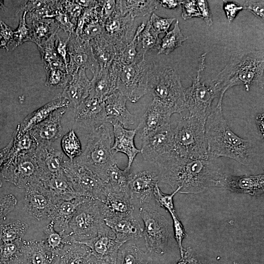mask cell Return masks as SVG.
<instances>
[{"instance_id":"1","label":"cell","mask_w":264,"mask_h":264,"mask_svg":"<svg viewBox=\"0 0 264 264\" xmlns=\"http://www.w3.org/2000/svg\"><path fill=\"white\" fill-rule=\"evenodd\" d=\"M159 175V181L169 185L178 193L198 194L211 186L218 187L221 174L210 159L180 157L175 154L167 155L154 164Z\"/></svg>"},{"instance_id":"2","label":"cell","mask_w":264,"mask_h":264,"mask_svg":"<svg viewBox=\"0 0 264 264\" xmlns=\"http://www.w3.org/2000/svg\"><path fill=\"white\" fill-rule=\"evenodd\" d=\"M205 137L209 159L223 156L247 166L253 155L251 141L236 134L225 119L222 105L217 103L205 122Z\"/></svg>"},{"instance_id":"3","label":"cell","mask_w":264,"mask_h":264,"mask_svg":"<svg viewBox=\"0 0 264 264\" xmlns=\"http://www.w3.org/2000/svg\"><path fill=\"white\" fill-rule=\"evenodd\" d=\"M263 51L241 50L231 55L229 61L211 84L219 95L217 103L222 104L223 96L230 88L243 85L249 91L251 86L263 85Z\"/></svg>"},{"instance_id":"4","label":"cell","mask_w":264,"mask_h":264,"mask_svg":"<svg viewBox=\"0 0 264 264\" xmlns=\"http://www.w3.org/2000/svg\"><path fill=\"white\" fill-rule=\"evenodd\" d=\"M184 90L180 77L174 68L152 64L148 90L153 100L168 108L173 114H181L186 108Z\"/></svg>"},{"instance_id":"5","label":"cell","mask_w":264,"mask_h":264,"mask_svg":"<svg viewBox=\"0 0 264 264\" xmlns=\"http://www.w3.org/2000/svg\"><path fill=\"white\" fill-rule=\"evenodd\" d=\"M111 147L110 129L103 124L92 129L84 151L72 161L87 168L104 182L108 170L116 163Z\"/></svg>"},{"instance_id":"6","label":"cell","mask_w":264,"mask_h":264,"mask_svg":"<svg viewBox=\"0 0 264 264\" xmlns=\"http://www.w3.org/2000/svg\"><path fill=\"white\" fill-rule=\"evenodd\" d=\"M206 121L191 116H183L173 129L174 149L180 157L209 159L205 137Z\"/></svg>"},{"instance_id":"7","label":"cell","mask_w":264,"mask_h":264,"mask_svg":"<svg viewBox=\"0 0 264 264\" xmlns=\"http://www.w3.org/2000/svg\"><path fill=\"white\" fill-rule=\"evenodd\" d=\"M206 53L199 58L197 74L191 87L184 90L185 107L189 115L206 121L210 114L212 105L219 95L212 86H206L200 82V73L205 67Z\"/></svg>"},{"instance_id":"8","label":"cell","mask_w":264,"mask_h":264,"mask_svg":"<svg viewBox=\"0 0 264 264\" xmlns=\"http://www.w3.org/2000/svg\"><path fill=\"white\" fill-rule=\"evenodd\" d=\"M152 65L144 58L137 62L121 66L117 80V90L131 102L136 103L148 93Z\"/></svg>"},{"instance_id":"9","label":"cell","mask_w":264,"mask_h":264,"mask_svg":"<svg viewBox=\"0 0 264 264\" xmlns=\"http://www.w3.org/2000/svg\"><path fill=\"white\" fill-rule=\"evenodd\" d=\"M63 171L72 188L80 195L100 201L104 200L105 183L91 171L70 161L64 162Z\"/></svg>"},{"instance_id":"10","label":"cell","mask_w":264,"mask_h":264,"mask_svg":"<svg viewBox=\"0 0 264 264\" xmlns=\"http://www.w3.org/2000/svg\"><path fill=\"white\" fill-rule=\"evenodd\" d=\"M105 224L98 200L88 198L78 206L68 222L73 235L77 238L72 242L95 237Z\"/></svg>"},{"instance_id":"11","label":"cell","mask_w":264,"mask_h":264,"mask_svg":"<svg viewBox=\"0 0 264 264\" xmlns=\"http://www.w3.org/2000/svg\"><path fill=\"white\" fill-rule=\"evenodd\" d=\"M139 215L144 224L143 235L147 249L159 255L164 254L169 235L167 220L156 211L147 207L140 208Z\"/></svg>"},{"instance_id":"12","label":"cell","mask_w":264,"mask_h":264,"mask_svg":"<svg viewBox=\"0 0 264 264\" xmlns=\"http://www.w3.org/2000/svg\"><path fill=\"white\" fill-rule=\"evenodd\" d=\"M68 38V74L71 76L80 68L88 69L93 75L97 73L100 66L93 54L90 42L81 39L75 32L69 35Z\"/></svg>"},{"instance_id":"13","label":"cell","mask_w":264,"mask_h":264,"mask_svg":"<svg viewBox=\"0 0 264 264\" xmlns=\"http://www.w3.org/2000/svg\"><path fill=\"white\" fill-rule=\"evenodd\" d=\"M141 139L142 148L140 153L145 160L153 164L167 155L175 154L173 129L170 125L153 132Z\"/></svg>"},{"instance_id":"14","label":"cell","mask_w":264,"mask_h":264,"mask_svg":"<svg viewBox=\"0 0 264 264\" xmlns=\"http://www.w3.org/2000/svg\"><path fill=\"white\" fill-rule=\"evenodd\" d=\"M73 242L87 246L96 259L109 264H116L118 251L123 245L117 241L113 232L106 224L100 228L95 237Z\"/></svg>"},{"instance_id":"15","label":"cell","mask_w":264,"mask_h":264,"mask_svg":"<svg viewBox=\"0 0 264 264\" xmlns=\"http://www.w3.org/2000/svg\"><path fill=\"white\" fill-rule=\"evenodd\" d=\"M159 181V175L155 170H146L131 172L129 182V194L133 206L143 207L154 198L155 186Z\"/></svg>"},{"instance_id":"16","label":"cell","mask_w":264,"mask_h":264,"mask_svg":"<svg viewBox=\"0 0 264 264\" xmlns=\"http://www.w3.org/2000/svg\"><path fill=\"white\" fill-rule=\"evenodd\" d=\"M104 29V34L112 42L115 50L132 41L136 28L133 18L129 15L121 16L115 10L105 21Z\"/></svg>"},{"instance_id":"17","label":"cell","mask_w":264,"mask_h":264,"mask_svg":"<svg viewBox=\"0 0 264 264\" xmlns=\"http://www.w3.org/2000/svg\"><path fill=\"white\" fill-rule=\"evenodd\" d=\"M9 163L10 178L19 186L28 187L43 177L34 153L21 155Z\"/></svg>"},{"instance_id":"18","label":"cell","mask_w":264,"mask_h":264,"mask_svg":"<svg viewBox=\"0 0 264 264\" xmlns=\"http://www.w3.org/2000/svg\"><path fill=\"white\" fill-rule=\"evenodd\" d=\"M218 187H222L234 193L259 196L264 192V175L237 176L222 174Z\"/></svg>"},{"instance_id":"19","label":"cell","mask_w":264,"mask_h":264,"mask_svg":"<svg viewBox=\"0 0 264 264\" xmlns=\"http://www.w3.org/2000/svg\"><path fill=\"white\" fill-rule=\"evenodd\" d=\"M74 119L80 125L92 129L104 124L106 117L104 102L89 95L74 108Z\"/></svg>"},{"instance_id":"20","label":"cell","mask_w":264,"mask_h":264,"mask_svg":"<svg viewBox=\"0 0 264 264\" xmlns=\"http://www.w3.org/2000/svg\"><path fill=\"white\" fill-rule=\"evenodd\" d=\"M121 66L113 60L108 67L100 68L97 73L93 75L89 95L103 101L117 90V80Z\"/></svg>"},{"instance_id":"21","label":"cell","mask_w":264,"mask_h":264,"mask_svg":"<svg viewBox=\"0 0 264 264\" xmlns=\"http://www.w3.org/2000/svg\"><path fill=\"white\" fill-rule=\"evenodd\" d=\"M172 114L170 110L153 100L136 128L140 138L170 125V119Z\"/></svg>"},{"instance_id":"22","label":"cell","mask_w":264,"mask_h":264,"mask_svg":"<svg viewBox=\"0 0 264 264\" xmlns=\"http://www.w3.org/2000/svg\"><path fill=\"white\" fill-rule=\"evenodd\" d=\"M65 112L66 110L63 108L54 111L47 118L29 131L38 145H51L62 136L61 121Z\"/></svg>"},{"instance_id":"23","label":"cell","mask_w":264,"mask_h":264,"mask_svg":"<svg viewBox=\"0 0 264 264\" xmlns=\"http://www.w3.org/2000/svg\"><path fill=\"white\" fill-rule=\"evenodd\" d=\"M127 101V98L118 90L103 101L106 123H118L127 129L134 124L135 116L128 110Z\"/></svg>"},{"instance_id":"24","label":"cell","mask_w":264,"mask_h":264,"mask_svg":"<svg viewBox=\"0 0 264 264\" xmlns=\"http://www.w3.org/2000/svg\"><path fill=\"white\" fill-rule=\"evenodd\" d=\"M101 214L104 219L122 217L132 215L134 206L128 194L115 193L106 190L105 199L98 201Z\"/></svg>"},{"instance_id":"25","label":"cell","mask_w":264,"mask_h":264,"mask_svg":"<svg viewBox=\"0 0 264 264\" xmlns=\"http://www.w3.org/2000/svg\"><path fill=\"white\" fill-rule=\"evenodd\" d=\"M111 125L113 126L114 136L111 150L114 154L120 152L127 155L128 161L126 168L130 170L136 156L141 151L134 144V140L137 132V128L133 130L128 129L118 123H114Z\"/></svg>"},{"instance_id":"26","label":"cell","mask_w":264,"mask_h":264,"mask_svg":"<svg viewBox=\"0 0 264 264\" xmlns=\"http://www.w3.org/2000/svg\"><path fill=\"white\" fill-rule=\"evenodd\" d=\"M105 224L112 230L117 241L122 244L142 237L143 229L132 215L104 219Z\"/></svg>"},{"instance_id":"27","label":"cell","mask_w":264,"mask_h":264,"mask_svg":"<svg viewBox=\"0 0 264 264\" xmlns=\"http://www.w3.org/2000/svg\"><path fill=\"white\" fill-rule=\"evenodd\" d=\"M34 154L43 173V178L63 173L64 161L62 152L53 148L51 145H39Z\"/></svg>"},{"instance_id":"28","label":"cell","mask_w":264,"mask_h":264,"mask_svg":"<svg viewBox=\"0 0 264 264\" xmlns=\"http://www.w3.org/2000/svg\"><path fill=\"white\" fill-rule=\"evenodd\" d=\"M71 77L60 96L67 99L75 108L89 95L90 80L85 68H80Z\"/></svg>"},{"instance_id":"29","label":"cell","mask_w":264,"mask_h":264,"mask_svg":"<svg viewBox=\"0 0 264 264\" xmlns=\"http://www.w3.org/2000/svg\"><path fill=\"white\" fill-rule=\"evenodd\" d=\"M70 104L66 98L58 96L56 98L28 115L18 126L15 134L19 136L29 132L35 126L47 118L54 111L66 108Z\"/></svg>"},{"instance_id":"30","label":"cell","mask_w":264,"mask_h":264,"mask_svg":"<svg viewBox=\"0 0 264 264\" xmlns=\"http://www.w3.org/2000/svg\"><path fill=\"white\" fill-rule=\"evenodd\" d=\"M159 6L158 0H116L115 10L121 16L129 15L134 19L152 14Z\"/></svg>"},{"instance_id":"31","label":"cell","mask_w":264,"mask_h":264,"mask_svg":"<svg viewBox=\"0 0 264 264\" xmlns=\"http://www.w3.org/2000/svg\"><path fill=\"white\" fill-rule=\"evenodd\" d=\"M58 35L57 33L53 35L47 40L38 46L45 71L48 69H60L67 71L63 59L57 52Z\"/></svg>"},{"instance_id":"32","label":"cell","mask_w":264,"mask_h":264,"mask_svg":"<svg viewBox=\"0 0 264 264\" xmlns=\"http://www.w3.org/2000/svg\"><path fill=\"white\" fill-rule=\"evenodd\" d=\"M135 35L137 51L141 56H145L147 52L158 49L160 40L152 28L149 20L137 26Z\"/></svg>"},{"instance_id":"33","label":"cell","mask_w":264,"mask_h":264,"mask_svg":"<svg viewBox=\"0 0 264 264\" xmlns=\"http://www.w3.org/2000/svg\"><path fill=\"white\" fill-rule=\"evenodd\" d=\"M31 41L38 46L57 33L59 27L53 19L41 18L27 20Z\"/></svg>"},{"instance_id":"34","label":"cell","mask_w":264,"mask_h":264,"mask_svg":"<svg viewBox=\"0 0 264 264\" xmlns=\"http://www.w3.org/2000/svg\"><path fill=\"white\" fill-rule=\"evenodd\" d=\"M130 170H121L117 163L113 164L108 170L104 181L106 190L115 193L129 194V182Z\"/></svg>"},{"instance_id":"35","label":"cell","mask_w":264,"mask_h":264,"mask_svg":"<svg viewBox=\"0 0 264 264\" xmlns=\"http://www.w3.org/2000/svg\"><path fill=\"white\" fill-rule=\"evenodd\" d=\"M89 42L100 69L108 67L113 61L115 56L112 42L104 33Z\"/></svg>"},{"instance_id":"36","label":"cell","mask_w":264,"mask_h":264,"mask_svg":"<svg viewBox=\"0 0 264 264\" xmlns=\"http://www.w3.org/2000/svg\"><path fill=\"white\" fill-rule=\"evenodd\" d=\"M188 38L183 35L179 26V22L176 20L173 28L167 32L160 40L157 49V54L168 55L176 48L181 46L182 43Z\"/></svg>"},{"instance_id":"37","label":"cell","mask_w":264,"mask_h":264,"mask_svg":"<svg viewBox=\"0 0 264 264\" xmlns=\"http://www.w3.org/2000/svg\"><path fill=\"white\" fill-rule=\"evenodd\" d=\"M38 146V143L29 132L19 136L15 134L9 161L21 155L34 153Z\"/></svg>"},{"instance_id":"38","label":"cell","mask_w":264,"mask_h":264,"mask_svg":"<svg viewBox=\"0 0 264 264\" xmlns=\"http://www.w3.org/2000/svg\"><path fill=\"white\" fill-rule=\"evenodd\" d=\"M120 264H153L151 257L135 244H127L121 250Z\"/></svg>"},{"instance_id":"39","label":"cell","mask_w":264,"mask_h":264,"mask_svg":"<svg viewBox=\"0 0 264 264\" xmlns=\"http://www.w3.org/2000/svg\"><path fill=\"white\" fill-rule=\"evenodd\" d=\"M61 146L65 154L70 161L82 153L80 141L73 130H70L62 138Z\"/></svg>"},{"instance_id":"40","label":"cell","mask_w":264,"mask_h":264,"mask_svg":"<svg viewBox=\"0 0 264 264\" xmlns=\"http://www.w3.org/2000/svg\"><path fill=\"white\" fill-rule=\"evenodd\" d=\"M46 80L45 85L48 87L64 88L69 81L70 76L67 72L60 69L45 70Z\"/></svg>"},{"instance_id":"41","label":"cell","mask_w":264,"mask_h":264,"mask_svg":"<svg viewBox=\"0 0 264 264\" xmlns=\"http://www.w3.org/2000/svg\"><path fill=\"white\" fill-rule=\"evenodd\" d=\"M26 12L21 13L19 27L17 30L14 32L11 41L13 48L25 42L31 41L30 29L26 22Z\"/></svg>"},{"instance_id":"42","label":"cell","mask_w":264,"mask_h":264,"mask_svg":"<svg viewBox=\"0 0 264 264\" xmlns=\"http://www.w3.org/2000/svg\"><path fill=\"white\" fill-rule=\"evenodd\" d=\"M180 187H178L171 194L163 193L159 189L158 184H156L154 190V198L157 204L168 211L170 214L176 212L174 209L173 198L180 191Z\"/></svg>"},{"instance_id":"43","label":"cell","mask_w":264,"mask_h":264,"mask_svg":"<svg viewBox=\"0 0 264 264\" xmlns=\"http://www.w3.org/2000/svg\"><path fill=\"white\" fill-rule=\"evenodd\" d=\"M176 18H162L153 13L149 20L154 31L158 35L167 33Z\"/></svg>"},{"instance_id":"44","label":"cell","mask_w":264,"mask_h":264,"mask_svg":"<svg viewBox=\"0 0 264 264\" xmlns=\"http://www.w3.org/2000/svg\"><path fill=\"white\" fill-rule=\"evenodd\" d=\"M62 10L70 18L72 22L76 26L78 20L82 14L83 8L74 0H61Z\"/></svg>"},{"instance_id":"45","label":"cell","mask_w":264,"mask_h":264,"mask_svg":"<svg viewBox=\"0 0 264 264\" xmlns=\"http://www.w3.org/2000/svg\"><path fill=\"white\" fill-rule=\"evenodd\" d=\"M53 19L55 21L59 28H61L69 35L75 32L76 26L71 22L68 15L64 11H59Z\"/></svg>"},{"instance_id":"46","label":"cell","mask_w":264,"mask_h":264,"mask_svg":"<svg viewBox=\"0 0 264 264\" xmlns=\"http://www.w3.org/2000/svg\"><path fill=\"white\" fill-rule=\"evenodd\" d=\"M173 221L175 237L180 249L181 257L183 256L185 249L182 246L183 239L186 236L184 227L179 220L176 212L170 213Z\"/></svg>"},{"instance_id":"47","label":"cell","mask_w":264,"mask_h":264,"mask_svg":"<svg viewBox=\"0 0 264 264\" xmlns=\"http://www.w3.org/2000/svg\"><path fill=\"white\" fill-rule=\"evenodd\" d=\"M17 223L4 225L0 228V240L3 242H12L20 235L21 229Z\"/></svg>"},{"instance_id":"48","label":"cell","mask_w":264,"mask_h":264,"mask_svg":"<svg viewBox=\"0 0 264 264\" xmlns=\"http://www.w3.org/2000/svg\"><path fill=\"white\" fill-rule=\"evenodd\" d=\"M181 17L185 20H188L194 17L201 18L196 0H181Z\"/></svg>"},{"instance_id":"49","label":"cell","mask_w":264,"mask_h":264,"mask_svg":"<svg viewBox=\"0 0 264 264\" xmlns=\"http://www.w3.org/2000/svg\"><path fill=\"white\" fill-rule=\"evenodd\" d=\"M223 8L230 23L233 21L240 11L244 9L242 5L232 1H223Z\"/></svg>"},{"instance_id":"50","label":"cell","mask_w":264,"mask_h":264,"mask_svg":"<svg viewBox=\"0 0 264 264\" xmlns=\"http://www.w3.org/2000/svg\"><path fill=\"white\" fill-rule=\"evenodd\" d=\"M16 202V198L11 195L0 196V220L13 209Z\"/></svg>"},{"instance_id":"51","label":"cell","mask_w":264,"mask_h":264,"mask_svg":"<svg viewBox=\"0 0 264 264\" xmlns=\"http://www.w3.org/2000/svg\"><path fill=\"white\" fill-rule=\"evenodd\" d=\"M243 7L257 17L264 18V0H246Z\"/></svg>"},{"instance_id":"52","label":"cell","mask_w":264,"mask_h":264,"mask_svg":"<svg viewBox=\"0 0 264 264\" xmlns=\"http://www.w3.org/2000/svg\"><path fill=\"white\" fill-rule=\"evenodd\" d=\"M196 3L200 13L206 23L209 26L213 24L212 14L207 1L205 0H196Z\"/></svg>"},{"instance_id":"53","label":"cell","mask_w":264,"mask_h":264,"mask_svg":"<svg viewBox=\"0 0 264 264\" xmlns=\"http://www.w3.org/2000/svg\"><path fill=\"white\" fill-rule=\"evenodd\" d=\"M68 39V37L66 40L62 39L59 35H58L56 42L57 52L63 59L66 67V69L68 61L67 50Z\"/></svg>"},{"instance_id":"54","label":"cell","mask_w":264,"mask_h":264,"mask_svg":"<svg viewBox=\"0 0 264 264\" xmlns=\"http://www.w3.org/2000/svg\"><path fill=\"white\" fill-rule=\"evenodd\" d=\"M51 0H29L25 3L20 10L21 13H27L43 8L48 5Z\"/></svg>"},{"instance_id":"55","label":"cell","mask_w":264,"mask_h":264,"mask_svg":"<svg viewBox=\"0 0 264 264\" xmlns=\"http://www.w3.org/2000/svg\"><path fill=\"white\" fill-rule=\"evenodd\" d=\"M1 250L0 255L4 258L7 259L14 255L17 251V246L14 242H7L0 245Z\"/></svg>"},{"instance_id":"56","label":"cell","mask_w":264,"mask_h":264,"mask_svg":"<svg viewBox=\"0 0 264 264\" xmlns=\"http://www.w3.org/2000/svg\"><path fill=\"white\" fill-rule=\"evenodd\" d=\"M102 12L105 21L114 12L116 7V0H102Z\"/></svg>"},{"instance_id":"57","label":"cell","mask_w":264,"mask_h":264,"mask_svg":"<svg viewBox=\"0 0 264 264\" xmlns=\"http://www.w3.org/2000/svg\"><path fill=\"white\" fill-rule=\"evenodd\" d=\"M62 240V238L59 234L51 230L47 237V242L50 247L54 248L59 246Z\"/></svg>"},{"instance_id":"58","label":"cell","mask_w":264,"mask_h":264,"mask_svg":"<svg viewBox=\"0 0 264 264\" xmlns=\"http://www.w3.org/2000/svg\"><path fill=\"white\" fill-rule=\"evenodd\" d=\"M158 2L159 5H161L164 8L170 9H175L180 6L181 0H158Z\"/></svg>"},{"instance_id":"59","label":"cell","mask_w":264,"mask_h":264,"mask_svg":"<svg viewBox=\"0 0 264 264\" xmlns=\"http://www.w3.org/2000/svg\"><path fill=\"white\" fill-rule=\"evenodd\" d=\"M32 262L33 264H44V257L41 252H36L32 255Z\"/></svg>"},{"instance_id":"60","label":"cell","mask_w":264,"mask_h":264,"mask_svg":"<svg viewBox=\"0 0 264 264\" xmlns=\"http://www.w3.org/2000/svg\"><path fill=\"white\" fill-rule=\"evenodd\" d=\"M12 146L13 144L11 142L6 148L0 151V166L8 155L9 151L12 149Z\"/></svg>"},{"instance_id":"61","label":"cell","mask_w":264,"mask_h":264,"mask_svg":"<svg viewBox=\"0 0 264 264\" xmlns=\"http://www.w3.org/2000/svg\"><path fill=\"white\" fill-rule=\"evenodd\" d=\"M76 3L83 8H89L95 5L96 0H74Z\"/></svg>"},{"instance_id":"62","label":"cell","mask_w":264,"mask_h":264,"mask_svg":"<svg viewBox=\"0 0 264 264\" xmlns=\"http://www.w3.org/2000/svg\"><path fill=\"white\" fill-rule=\"evenodd\" d=\"M256 122L259 130L262 135H264V114H258L256 117Z\"/></svg>"},{"instance_id":"63","label":"cell","mask_w":264,"mask_h":264,"mask_svg":"<svg viewBox=\"0 0 264 264\" xmlns=\"http://www.w3.org/2000/svg\"><path fill=\"white\" fill-rule=\"evenodd\" d=\"M89 264H109L104 262L98 260L96 258H91V260Z\"/></svg>"},{"instance_id":"64","label":"cell","mask_w":264,"mask_h":264,"mask_svg":"<svg viewBox=\"0 0 264 264\" xmlns=\"http://www.w3.org/2000/svg\"><path fill=\"white\" fill-rule=\"evenodd\" d=\"M176 264H185V262L183 258H181L180 260Z\"/></svg>"}]
</instances>
